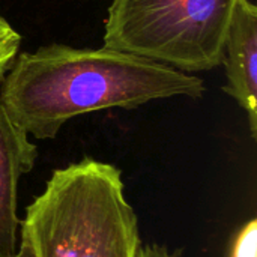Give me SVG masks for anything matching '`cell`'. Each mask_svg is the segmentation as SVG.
Instances as JSON below:
<instances>
[{
    "label": "cell",
    "instance_id": "obj_4",
    "mask_svg": "<svg viewBox=\"0 0 257 257\" xmlns=\"http://www.w3.org/2000/svg\"><path fill=\"white\" fill-rule=\"evenodd\" d=\"M36 157V145L0 101V257H12L18 248V187Z\"/></svg>",
    "mask_w": 257,
    "mask_h": 257
},
{
    "label": "cell",
    "instance_id": "obj_8",
    "mask_svg": "<svg viewBox=\"0 0 257 257\" xmlns=\"http://www.w3.org/2000/svg\"><path fill=\"white\" fill-rule=\"evenodd\" d=\"M137 257H182V251L181 250L170 251L166 245H160V244H151V245L142 244Z\"/></svg>",
    "mask_w": 257,
    "mask_h": 257
},
{
    "label": "cell",
    "instance_id": "obj_1",
    "mask_svg": "<svg viewBox=\"0 0 257 257\" xmlns=\"http://www.w3.org/2000/svg\"><path fill=\"white\" fill-rule=\"evenodd\" d=\"M205 81L151 59L108 47L63 44L17 54L0 83V101L24 131L54 139L72 117L108 110H133L154 99H199Z\"/></svg>",
    "mask_w": 257,
    "mask_h": 257
},
{
    "label": "cell",
    "instance_id": "obj_2",
    "mask_svg": "<svg viewBox=\"0 0 257 257\" xmlns=\"http://www.w3.org/2000/svg\"><path fill=\"white\" fill-rule=\"evenodd\" d=\"M20 233L36 257H137L142 247L122 172L89 157L51 173Z\"/></svg>",
    "mask_w": 257,
    "mask_h": 257
},
{
    "label": "cell",
    "instance_id": "obj_5",
    "mask_svg": "<svg viewBox=\"0 0 257 257\" xmlns=\"http://www.w3.org/2000/svg\"><path fill=\"white\" fill-rule=\"evenodd\" d=\"M226 84L223 92L233 98L248 117L250 133L257 137V8L250 0H238L229 26L223 62Z\"/></svg>",
    "mask_w": 257,
    "mask_h": 257
},
{
    "label": "cell",
    "instance_id": "obj_7",
    "mask_svg": "<svg viewBox=\"0 0 257 257\" xmlns=\"http://www.w3.org/2000/svg\"><path fill=\"white\" fill-rule=\"evenodd\" d=\"M257 256V221H248L233 241L230 257H256Z\"/></svg>",
    "mask_w": 257,
    "mask_h": 257
},
{
    "label": "cell",
    "instance_id": "obj_3",
    "mask_svg": "<svg viewBox=\"0 0 257 257\" xmlns=\"http://www.w3.org/2000/svg\"><path fill=\"white\" fill-rule=\"evenodd\" d=\"M238 0H113L104 45L184 72L221 65Z\"/></svg>",
    "mask_w": 257,
    "mask_h": 257
},
{
    "label": "cell",
    "instance_id": "obj_9",
    "mask_svg": "<svg viewBox=\"0 0 257 257\" xmlns=\"http://www.w3.org/2000/svg\"><path fill=\"white\" fill-rule=\"evenodd\" d=\"M12 257H36L35 254V250L30 244V241L20 233V244H18V248L15 251V254Z\"/></svg>",
    "mask_w": 257,
    "mask_h": 257
},
{
    "label": "cell",
    "instance_id": "obj_6",
    "mask_svg": "<svg viewBox=\"0 0 257 257\" xmlns=\"http://www.w3.org/2000/svg\"><path fill=\"white\" fill-rule=\"evenodd\" d=\"M21 45V35L0 15V83L12 66Z\"/></svg>",
    "mask_w": 257,
    "mask_h": 257
}]
</instances>
